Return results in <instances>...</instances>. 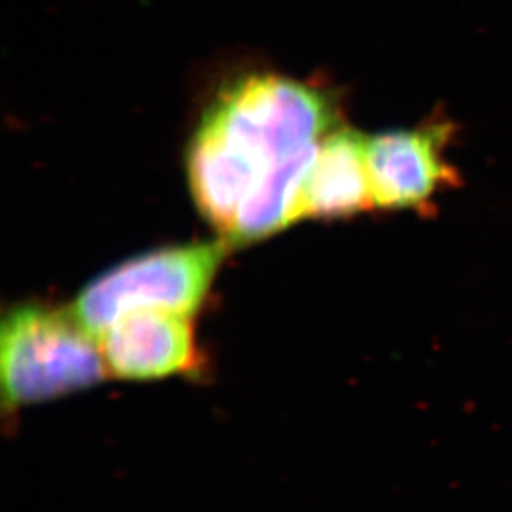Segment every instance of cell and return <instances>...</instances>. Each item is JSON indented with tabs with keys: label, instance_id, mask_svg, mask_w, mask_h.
I'll use <instances>...</instances> for the list:
<instances>
[{
	"label": "cell",
	"instance_id": "obj_1",
	"mask_svg": "<svg viewBox=\"0 0 512 512\" xmlns=\"http://www.w3.org/2000/svg\"><path fill=\"white\" fill-rule=\"evenodd\" d=\"M340 126L330 93L277 75H249L219 93L186 153L199 213L228 247L299 221L320 143Z\"/></svg>",
	"mask_w": 512,
	"mask_h": 512
},
{
	"label": "cell",
	"instance_id": "obj_2",
	"mask_svg": "<svg viewBox=\"0 0 512 512\" xmlns=\"http://www.w3.org/2000/svg\"><path fill=\"white\" fill-rule=\"evenodd\" d=\"M102 348L72 310L17 305L0 332L4 408H20L80 392L107 377Z\"/></svg>",
	"mask_w": 512,
	"mask_h": 512
},
{
	"label": "cell",
	"instance_id": "obj_3",
	"mask_svg": "<svg viewBox=\"0 0 512 512\" xmlns=\"http://www.w3.org/2000/svg\"><path fill=\"white\" fill-rule=\"evenodd\" d=\"M226 249L214 241L143 252L95 277L70 310L93 337L140 310L191 317L208 297Z\"/></svg>",
	"mask_w": 512,
	"mask_h": 512
},
{
	"label": "cell",
	"instance_id": "obj_4",
	"mask_svg": "<svg viewBox=\"0 0 512 512\" xmlns=\"http://www.w3.org/2000/svg\"><path fill=\"white\" fill-rule=\"evenodd\" d=\"M453 126L435 120L411 130L367 138V165L375 208L423 209L433 196L459 183L446 158Z\"/></svg>",
	"mask_w": 512,
	"mask_h": 512
},
{
	"label": "cell",
	"instance_id": "obj_5",
	"mask_svg": "<svg viewBox=\"0 0 512 512\" xmlns=\"http://www.w3.org/2000/svg\"><path fill=\"white\" fill-rule=\"evenodd\" d=\"M108 372L123 380H153L198 370L199 352L188 315L131 312L102 335Z\"/></svg>",
	"mask_w": 512,
	"mask_h": 512
},
{
	"label": "cell",
	"instance_id": "obj_6",
	"mask_svg": "<svg viewBox=\"0 0 512 512\" xmlns=\"http://www.w3.org/2000/svg\"><path fill=\"white\" fill-rule=\"evenodd\" d=\"M367 138L347 126L325 136L302 189L299 219L343 218L375 208Z\"/></svg>",
	"mask_w": 512,
	"mask_h": 512
}]
</instances>
